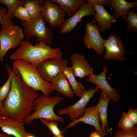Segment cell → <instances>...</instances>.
<instances>
[{"label":"cell","instance_id":"obj_19","mask_svg":"<svg viewBox=\"0 0 137 137\" xmlns=\"http://www.w3.org/2000/svg\"><path fill=\"white\" fill-rule=\"evenodd\" d=\"M54 90L69 98H73L74 93L66 77L63 73H60L51 81Z\"/></svg>","mask_w":137,"mask_h":137},{"label":"cell","instance_id":"obj_18","mask_svg":"<svg viewBox=\"0 0 137 137\" xmlns=\"http://www.w3.org/2000/svg\"><path fill=\"white\" fill-rule=\"evenodd\" d=\"M110 99L104 93L101 92L100 94L98 104L97 105L99 114V120L101 122V127L104 133L106 135L108 132L111 136L112 132L109 129L107 119V109Z\"/></svg>","mask_w":137,"mask_h":137},{"label":"cell","instance_id":"obj_29","mask_svg":"<svg viewBox=\"0 0 137 137\" xmlns=\"http://www.w3.org/2000/svg\"><path fill=\"white\" fill-rule=\"evenodd\" d=\"M14 17L26 22H29L31 20L27 10L22 5L19 6L15 10L12 18Z\"/></svg>","mask_w":137,"mask_h":137},{"label":"cell","instance_id":"obj_16","mask_svg":"<svg viewBox=\"0 0 137 137\" xmlns=\"http://www.w3.org/2000/svg\"><path fill=\"white\" fill-rule=\"evenodd\" d=\"M71 59L72 67L75 77L82 79L93 74V68L83 54L79 53L72 54Z\"/></svg>","mask_w":137,"mask_h":137},{"label":"cell","instance_id":"obj_4","mask_svg":"<svg viewBox=\"0 0 137 137\" xmlns=\"http://www.w3.org/2000/svg\"><path fill=\"white\" fill-rule=\"evenodd\" d=\"M63 99V98L59 96H50L43 94L39 95L33 103L34 112L26 118L24 123L30 125L33 121L37 119L64 122V119L56 115L54 111L55 105Z\"/></svg>","mask_w":137,"mask_h":137},{"label":"cell","instance_id":"obj_3","mask_svg":"<svg viewBox=\"0 0 137 137\" xmlns=\"http://www.w3.org/2000/svg\"><path fill=\"white\" fill-rule=\"evenodd\" d=\"M12 63L23 81L29 87L36 91H41L45 95H49L54 90L51 83L44 80L36 67L29 62L18 59L14 60Z\"/></svg>","mask_w":137,"mask_h":137},{"label":"cell","instance_id":"obj_5","mask_svg":"<svg viewBox=\"0 0 137 137\" xmlns=\"http://www.w3.org/2000/svg\"><path fill=\"white\" fill-rule=\"evenodd\" d=\"M46 22L42 13L29 22L22 21L21 25L23 28L24 38L29 40L31 37H36V44L40 42L48 45L52 44L53 33L51 28L46 27Z\"/></svg>","mask_w":137,"mask_h":137},{"label":"cell","instance_id":"obj_28","mask_svg":"<svg viewBox=\"0 0 137 137\" xmlns=\"http://www.w3.org/2000/svg\"><path fill=\"white\" fill-rule=\"evenodd\" d=\"M135 125L129 118L127 113L123 112L121 118L118 123V126L121 130L125 131L131 130L133 129Z\"/></svg>","mask_w":137,"mask_h":137},{"label":"cell","instance_id":"obj_33","mask_svg":"<svg viewBox=\"0 0 137 137\" xmlns=\"http://www.w3.org/2000/svg\"><path fill=\"white\" fill-rule=\"evenodd\" d=\"M7 11L8 10L5 8L2 7L0 8V19L7 13Z\"/></svg>","mask_w":137,"mask_h":137},{"label":"cell","instance_id":"obj_24","mask_svg":"<svg viewBox=\"0 0 137 137\" xmlns=\"http://www.w3.org/2000/svg\"><path fill=\"white\" fill-rule=\"evenodd\" d=\"M27 0H0V3L6 6L8 8L7 13L4 17L8 20H11L15 10L19 5H24Z\"/></svg>","mask_w":137,"mask_h":137},{"label":"cell","instance_id":"obj_15","mask_svg":"<svg viewBox=\"0 0 137 137\" xmlns=\"http://www.w3.org/2000/svg\"><path fill=\"white\" fill-rule=\"evenodd\" d=\"M24 124L12 118L0 116V127L2 130L14 137H27L30 134L25 130Z\"/></svg>","mask_w":137,"mask_h":137},{"label":"cell","instance_id":"obj_22","mask_svg":"<svg viewBox=\"0 0 137 137\" xmlns=\"http://www.w3.org/2000/svg\"><path fill=\"white\" fill-rule=\"evenodd\" d=\"M63 73L66 77L74 94L80 98L87 89L81 82L77 81L72 67L66 66Z\"/></svg>","mask_w":137,"mask_h":137},{"label":"cell","instance_id":"obj_2","mask_svg":"<svg viewBox=\"0 0 137 137\" xmlns=\"http://www.w3.org/2000/svg\"><path fill=\"white\" fill-rule=\"evenodd\" d=\"M63 59L60 47L53 49L49 45L40 42L33 45L28 40L22 42L20 48L9 57L11 60H26L36 67L41 62L52 58Z\"/></svg>","mask_w":137,"mask_h":137},{"label":"cell","instance_id":"obj_10","mask_svg":"<svg viewBox=\"0 0 137 137\" xmlns=\"http://www.w3.org/2000/svg\"><path fill=\"white\" fill-rule=\"evenodd\" d=\"M68 64L67 59L53 58L42 62L36 68L44 80L51 82L54 78L60 73H63Z\"/></svg>","mask_w":137,"mask_h":137},{"label":"cell","instance_id":"obj_7","mask_svg":"<svg viewBox=\"0 0 137 137\" xmlns=\"http://www.w3.org/2000/svg\"><path fill=\"white\" fill-rule=\"evenodd\" d=\"M99 89L97 87L86 90L80 99L72 105L59 109L58 114L59 115H68L72 121L81 117L84 114L86 106L95 94L98 92Z\"/></svg>","mask_w":137,"mask_h":137},{"label":"cell","instance_id":"obj_1","mask_svg":"<svg viewBox=\"0 0 137 137\" xmlns=\"http://www.w3.org/2000/svg\"><path fill=\"white\" fill-rule=\"evenodd\" d=\"M39 95L23 81L18 72L12 78L10 91L2 102L4 111L0 112V116L11 117L24 123L33 110L34 101Z\"/></svg>","mask_w":137,"mask_h":137},{"label":"cell","instance_id":"obj_30","mask_svg":"<svg viewBox=\"0 0 137 137\" xmlns=\"http://www.w3.org/2000/svg\"><path fill=\"white\" fill-rule=\"evenodd\" d=\"M113 137H137V126H135L133 129L130 131H125L120 129H118Z\"/></svg>","mask_w":137,"mask_h":137},{"label":"cell","instance_id":"obj_31","mask_svg":"<svg viewBox=\"0 0 137 137\" xmlns=\"http://www.w3.org/2000/svg\"><path fill=\"white\" fill-rule=\"evenodd\" d=\"M130 121L135 125L137 124V110L130 108L127 113Z\"/></svg>","mask_w":137,"mask_h":137},{"label":"cell","instance_id":"obj_20","mask_svg":"<svg viewBox=\"0 0 137 137\" xmlns=\"http://www.w3.org/2000/svg\"><path fill=\"white\" fill-rule=\"evenodd\" d=\"M108 5L113 9L114 12L112 15L115 19L121 17L125 20L129 9L137 6V0L128 3L124 0H111Z\"/></svg>","mask_w":137,"mask_h":137},{"label":"cell","instance_id":"obj_9","mask_svg":"<svg viewBox=\"0 0 137 137\" xmlns=\"http://www.w3.org/2000/svg\"><path fill=\"white\" fill-rule=\"evenodd\" d=\"M98 26L94 23L89 22L86 23L83 43L89 49H93L97 55L103 54L105 48L104 40L101 36Z\"/></svg>","mask_w":137,"mask_h":137},{"label":"cell","instance_id":"obj_8","mask_svg":"<svg viewBox=\"0 0 137 137\" xmlns=\"http://www.w3.org/2000/svg\"><path fill=\"white\" fill-rule=\"evenodd\" d=\"M104 45L106 53L103 58L105 60H115L119 61L126 60L123 42L118 35L116 33L109 34L108 38L104 40Z\"/></svg>","mask_w":137,"mask_h":137},{"label":"cell","instance_id":"obj_21","mask_svg":"<svg viewBox=\"0 0 137 137\" xmlns=\"http://www.w3.org/2000/svg\"><path fill=\"white\" fill-rule=\"evenodd\" d=\"M57 3L63 11L70 17L72 16L80 7L86 2L85 0H50Z\"/></svg>","mask_w":137,"mask_h":137},{"label":"cell","instance_id":"obj_27","mask_svg":"<svg viewBox=\"0 0 137 137\" xmlns=\"http://www.w3.org/2000/svg\"><path fill=\"white\" fill-rule=\"evenodd\" d=\"M125 19L127 24V30L136 33L137 31V14L133 10L129 12Z\"/></svg>","mask_w":137,"mask_h":137},{"label":"cell","instance_id":"obj_38","mask_svg":"<svg viewBox=\"0 0 137 137\" xmlns=\"http://www.w3.org/2000/svg\"><path fill=\"white\" fill-rule=\"evenodd\" d=\"M60 137H64L63 136V135H62V136H61Z\"/></svg>","mask_w":137,"mask_h":137},{"label":"cell","instance_id":"obj_35","mask_svg":"<svg viewBox=\"0 0 137 137\" xmlns=\"http://www.w3.org/2000/svg\"><path fill=\"white\" fill-rule=\"evenodd\" d=\"M0 137H12V136L4 132L0 133Z\"/></svg>","mask_w":137,"mask_h":137},{"label":"cell","instance_id":"obj_32","mask_svg":"<svg viewBox=\"0 0 137 137\" xmlns=\"http://www.w3.org/2000/svg\"><path fill=\"white\" fill-rule=\"evenodd\" d=\"M92 4H95L99 5L104 6L109 5L111 0H88L87 1Z\"/></svg>","mask_w":137,"mask_h":137},{"label":"cell","instance_id":"obj_12","mask_svg":"<svg viewBox=\"0 0 137 137\" xmlns=\"http://www.w3.org/2000/svg\"><path fill=\"white\" fill-rule=\"evenodd\" d=\"M108 70V66L104 65L101 73L96 75L93 74L89 75L85 81L88 82L95 84L110 99L111 101L117 102L119 101L121 96L116 90L112 87L107 81L106 74Z\"/></svg>","mask_w":137,"mask_h":137},{"label":"cell","instance_id":"obj_14","mask_svg":"<svg viewBox=\"0 0 137 137\" xmlns=\"http://www.w3.org/2000/svg\"><path fill=\"white\" fill-rule=\"evenodd\" d=\"M80 122L88 124L93 126L95 131L98 132L102 137L106 135L104 133L100 124L99 114L97 105L85 108L84 114L80 118L72 121L63 130L65 131L67 129L72 127Z\"/></svg>","mask_w":137,"mask_h":137},{"label":"cell","instance_id":"obj_23","mask_svg":"<svg viewBox=\"0 0 137 137\" xmlns=\"http://www.w3.org/2000/svg\"><path fill=\"white\" fill-rule=\"evenodd\" d=\"M45 0H27L24 7L28 11L31 19H34L42 13Z\"/></svg>","mask_w":137,"mask_h":137},{"label":"cell","instance_id":"obj_34","mask_svg":"<svg viewBox=\"0 0 137 137\" xmlns=\"http://www.w3.org/2000/svg\"><path fill=\"white\" fill-rule=\"evenodd\" d=\"M90 137H102L97 132L95 131L91 133L90 134Z\"/></svg>","mask_w":137,"mask_h":137},{"label":"cell","instance_id":"obj_36","mask_svg":"<svg viewBox=\"0 0 137 137\" xmlns=\"http://www.w3.org/2000/svg\"><path fill=\"white\" fill-rule=\"evenodd\" d=\"M4 109L3 107L2 102L0 100V112H3Z\"/></svg>","mask_w":137,"mask_h":137},{"label":"cell","instance_id":"obj_39","mask_svg":"<svg viewBox=\"0 0 137 137\" xmlns=\"http://www.w3.org/2000/svg\"></svg>","mask_w":137,"mask_h":137},{"label":"cell","instance_id":"obj_6","mask_svg":"<svg viewBox=\"0 0 137 137\" xmlns=\"http://www.w3.org/2000/svg\"><path fill=\"white\" fill-rule=\"evenodd\" d=\"M24 37L23 29L19 25L2 28L0 31V60L3 59L9 50L20 46Z\"/></svg>","mask_w":137,"mask_h":137},{"label":"cell","instance_id":"obj_37","mask_svg":"<svg viewBox=\"0 0 137 137\" xmlns=\"http://www.w3.org/2000/svg\"><path fill=\"white\" fill-rule=\"evenodd\" d=\"M27 137H36L35 136L34 134L33 133H31L28 135Z\"/></svg>","mask_w":137,"mask_h":137},{"label":"cell","instance_id":"obj_17","mask_svg":"<svg viewBox=\"0 0 137 137\" xmlns=\"http://www.w3.org/2000/svg\"><path fill=\"white\" fill-rule=\"evenodd\" d=\"M92 4L96 13L94 18L97 22L101 32L110 29L117 20L107 12L104 6Z\"/></svg>","mask_w":137,"mask_h":137},{"label":"cell","instance_id":"obj_11","mask_svg":"<svg viewBox=\"0 0 137 137\" xmlns=\"http://www.w3.org/2000/svg\"><path fill=\"white\" fill-rule=\"evenodd\" d=\"M96 14L93 4L87 2L82 4L71 17L66 19L60 27L62 34L71 32L77 29V24L82 22V18L85 16H95Z\"/></svg>","mask_w":137,"mask_h":137},{"label":"cell","instance_id":"obj_13","mask_svg":"<svg viewBox=\"0 0 137 137\" xmlns=\"http://www.w3.org/2000/svg\"><path fill=\"white\" fill-rule=\"evenodd\" d=\"M42 12L46 22L52 27H60L65 20V13L50 0H45Z\"/></svg>","mask_w":137,"mask_h":137},{"label":"cell","instance_id":"obj_26","mask_svg":"<svg viewBox=\"0 0 137 137\" xmlns=\"http://www.w3.org/2000/svg\"><path fill=\"white\" fill-rule=\"evenodd\" d=\"M40 121L46 126L53 135L54 137H60L63 135L65 131L58 127V122L48 121L43 119H40Z\"/></svg>","mask_w":137,"mask_h":137},{"label":"cell","instance_id":"obj_25","mask_svg":"<svg viewBox=\"0 0 137 137\" xmlns=\"http://www.w3.org/2000/svg\"><path fill=\"white\" fill-rule=\"evenodd\" d=\"M9 77L5 84L0 88V100L3 102L8 95L10 89L11 83L12 78L17 72L14 69L11 71L8 64L6 65Z\"/></svg>","mask_w":137,"mask_h":137}]
</instances>
